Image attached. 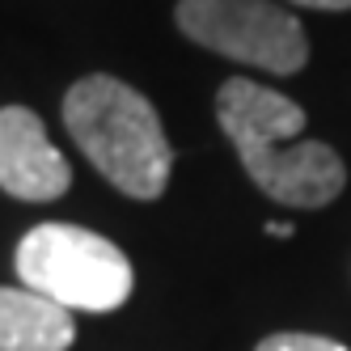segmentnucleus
<instances>
[{
  "label": "nucleus",
  "instance_id": "2",
  "mask_svg": "<svg viewBox=\"0 0 351 351\" xmlns=\"http://www.w3.org/2000/svg\"><path fill=\"white\" fill-rule=\"evenodd\" d=\"M64 123L77 148L110 186L132 199H157L169 182L173 148L153 102L128 81L93 72L64 93Z\"/></svg>",
  "mask_w": 351,
  "mask_h": 351
},
{
  "label": "nucleus",
  "instance_id": "4",
  "mask_svg": "<svg viewBox=\"0 0 351 351\" xmlns=\"http://www.w3.org/2000/svg\"><path fill=\"white\" fill-rule=\"evenodd\" d=\"M173 21L191 43L275 77H292L309 64L305 26L271 0H178Z\"/></svg>",
  "mask_w": 351,
  "mask_h": 351
},
{
  "label": "nucleus",
  "instance_id": "8",
  "mask_svg": "<svg viewBox=\"0 0 351 351\" xmlns=\"http://www.w3.org/2000/svg\"><path fill=\"white\" fill-rule=\"evenodd\" d=\"M292 5H305V9H322V13H347L351 0H292Z\"/></svg>",
  "mask_w": 351,
  "mask_h": 351
},
{
  "label": "nucleus",
  "instance_id": "5",
  "mask_svg": "<svg viewBox=\"0 0 351 351\" xmlns=\"http://www.w3.org/2000/svg\"><path fill=\"white\" fill-rule=\"evenodd\" d=\"M68 186L72 169L47 140L43 119L26 106H0V191L26 204H51Z\"/></svg>",
  "mask_w": 351,
  "mask_h": 351
},
{
  "label": "nucleus",
  "instance_id": "9",
  "mask_svg": "<svg viewBox=\"0 0 351 351\" xmlns=\"http://www.w3.org/2000/svg\"><path fill=\"white\" fill-rule=\"evenodd\" d=\"M267 233L271 237H292V224L288 220H267Z\"/></svg>",
  "mask_w": 351,
  "mask_h": 351
},
{
  "label": "nucleus",
  "instance_id": "6",
  "mask_svg": "<svg viewBox=\"0 0 351 351\" xmlns=\"http://www.w3.org/2000/svg\"><path fill=\"white\" fill-rule=\"evenodd\" d=\"M77 322L30 288H0V351H68Z\"/></svg>",
  "mask_w": 351,
  "mask_h": 351
},
{
  "label": "nucleus",
  "instance_id": "3",
  "mask_svg": "<svg viewBox=\"0 0 351 351\" xmlns=\"http://www.w3.org/2000/svg\"><path fill=\"white\" fill-rule=\"evenodd\" d=\"M17 275L30 292L68 313H110L136 288L128 254L81 224H34L17 245Z\"/></svg>",
  "mask_w": 351,
  "mask_h": 351
},
{
  "label": "nucleus",
  "instance_id": "7",
  "mask_svg": "<svg viewBox=\"0 0 351 351\" xmlns=\"http://www.w3.org/2000/svg\"><path fill=\"white\" fill-rule=\"evenodd\" d=\"M254 351H347V347L335 343V339H322V335H296V330H288V335L263 339Z\"/></svg>",
  "mask_w": 351,
  "mask_h": 351
},
{
  "label": "nucleus",
  "instance_id": "1",
  "mask_svg": "<svg viewBox=\"0 0 351 351\" xmlns=\"http://www.w3.org/2000/svg\"><path fill=\"white\" fill-rule=\"evenodd\" d=\"M216 119L245 173L263 195L284 208H326L347 186V165L330 144L296 140L305 132V106L258 81L233 77L216 93Z\"/></svg>",
  "mask_w": 351,
  "mask_h": 351
}]
</instances>
